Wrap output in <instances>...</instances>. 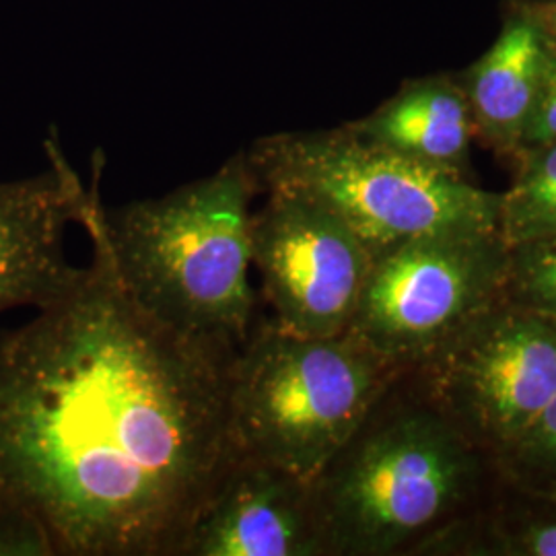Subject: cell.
I'll list each match as a JSON object with an SVG mask.
<instances>
[{
	"mask_svg": "<svg viewBox=\"0 0 556 556\" xmlns=\"http://www.w3.org/2000/svg\"><path fill=\"white\" fill-rule=\"evenodd\" d=\"M91 262L38 316L0 337V509L40 521L56 556H181L236 452L238 351L149 316L101 233Z\"/></svg>",
	"mask_w": 556,
	"mask_h": 556,
	"instance_id": "obj_1",
	"label": "cell"
},
{
	"mask_svg": "<svg viewBox=\"0 0 556 556\" xmlns=\"http://www.w3.org/2000/svg\"><path fill=\"white\" fill-rule=\"evenodd\" d=\"M260 190L309 200L353 229L371 258L445 229H498L501 197L353 128L277 135L245 151Z\"/></svg>",
	"mask_w": 556,
	"mask_h": 556,
	"instance_id": "obj_5",
	"label": "cell"
},
{
	"mask_svg": "<svg viewBox=\"0 0 556 556\" xmlns=\"http://www.w3.org/2000/svg\"><path fill=\"white\" fill-rule=\"evenodd\" d=\"M245 151L161 199L101 204V233L122 287L161 324L239 351L252 332V200Z\"/></svg>",
	"mask_w": 556,
	"mask_h": 556,
	"instance_id": "obj_2",
	"label": "cell"
},
{
	"mask_svg": "<svg viewBox=\"0 0 556 556\" xmlns=\"http://www.w3.org/2000/svg\"><path fill=\"white\" fill-rule=\"evenodd\" d=\"M553 140H556V60L544 68L536 105L519 144L532 153Z\"/></svg>",
	"mask_w": 556,
	"mask_h": 556,
	"instance_id": "obj_18",
	"label": "cell"
},
{
	"mask_svg": "<svg viewBox=\"0 0 556 556\" xmlns=\"http://www.w3.org/2000/svg\"><path fill=\"white\" fill-rule=\"evenodd\" d=\"M400 378L351 332L299 337L262 321L229 371L233 452L312 484Z\"/></svg>",
	"mask_w": 556,
	"mask_h": 556,
	"instance_id": "obj_4",
	"label": "cell"
},
{
	"mask_svg": "<svg viewBox=\"0 0 556 556\" xmlns=\"http://www.w3.org/2000/svg\"><path fill=\"white\" fill-rule=\"evenodd\" d=\"M351 128L397 153L456 172L454 165L468 149L470 114L454 89L420 85Z\"/></svg>",
	"mask_w": 556,
	"mask_h": 556,
	"instance_id": "obj_11",
	"label": "cell"
},
{
	"mask_svg": "<svg viewBox=\"0 0 556 556\" xmlns=\"http://www.w3.org/2000/svg\"><path fill=\"white\" fill-rule=\"evenodd\" d=\"M418 369L439 410L497 456L556 397V318L503 299Z\"/></svg>",
	"mask_w": 556,
	"mask_h": 556,
	"instance_id": "obj_7",
	"label": "cell"
},
{
	"mask_svg": "<svg viewBox=\"0 0 556 556\" xmlns=\"http://www.w3.org/2000/svg\"><path fill=\"white\" fill-rule=\"evenodd\" d=\"M497 462L521 493L556 505V397L521 438L498 452Z\"/></svg>",
	"mask_w": 556,
	"mask_h": 556,
	"instance_id": "obj_15",
	"label": "cell"
},
{
	"mask_svg": "<svg viewBox=\"0 0 556 556\" xmlns=\"http://www.w3.org/2000/svg\"><path fill=\"white\" fill-rule=\"evenodd\" d=\"M0 556H56L40 521L13 509H0Z\"/></svg>",
	"mask_w": 556,
	"mask_h": 556,
	"instance_id": "obj_17",
	"label": "cell"
},
{
	"mask_svg": "<svg viewBox=\"0 0 556 556\" xmlns=\"http://www.w3.org/2000/svg\"><path fill=\"white\" fill-rule=\"evenodd\" d=\"M50 169L0 181V312L41 307L64 293L80 268L66 258L68 225H80L91 190L48 140Z\"/></svg>",
	"mask_w": 556,
	"mask_h": 556,
	"instance_id": "obj_9",
	"label": "cell"
},
{
	"mask_svg": "<svg viewBox=\"0 0 556 556\" xmlns=\"http://www.w3.org/2000/svg\"><path fill=\"white\" fill-rule=\"evenodd\" d=\"M250 238L278 328L299 337L349 330L374 262L349 225L309 200L268 192Z\"/></svg>",
	"mask_w": 556,
	"mask_h": 556,
	"instance_id": "obj_8",
	"label": "cell"
},
{
	"mask_svg": "<svg viewBox=\"0 0 556 556\" xmlns=\"http://www.w3.org/2000/svg\"><path fill=\"white\" fill-rule=\"evenodd\" d=\"M509 245L498 229H445L371 262L346 332L402 376L505 299Z\"/></svg>",
	"mask_w": 556,
	"mask_h": 556,
	"instance_id": "obj_6",
	"label": "cell"
},
{
	"mask_svg": "<svg viewBox=\"0 0 556 556\" xmlns=\"http://www.w3.org/2000/svg\"><path fill=\"white\" fill-rule=\"evenodd\" d=\"M544 505L546 509L489 521L480 532L462 526L433 532L415 548L427 555L556 556V505Z\"/></svg>",
	"mask_w": 556,
	"mask_h": 556,
	"instance_id": "obj_13",
	"label": "cell"
},
{
	"mask_svg": "<svg viewBox=\"0 0 556 556\" xmlns=\"http://www.w3.org/2000/svg\"><path fill=\"white\" fill-rule=\"evenodd\" d=\"M498 233L507 245L556 233V140L532 151L516 186L501 197Z\"/></svg>",
	"mask_w": 556,
	"mask_h": 556,
	"instance_id": "obj_14",
	"label": "cell"
},
{
	"mask_svg": "<svg viewBox=\"0 0 556 556\" xmlns=\"http://www.w3.org/2000/svg\"><path fill=\"white\" fill-rule=\"evenodd\" d=\"M181 556H326L312 484L236 456L197 517Z\"/></svg>",
	"mask_w": 556,
	"mask_h": 556,
	"instance_id": "obj_10",
	"label": "cell"
},
{
	"mask_svg": "<svg viewBox=\"0 0 556 556\" xmlns=\"http://www.w3.org/2000/svg\"><path fill=\"white\" fill-rule=\"evenodd\" d=\"M546 62L536 31L528 23L511 25L472 77L470 101L484 130L503 144H519L536 105Z\"/></svg>",
	"mask_w": 556,
	"mask_h": 556,
	"instance_id": "obj_12",
	"label": "cell"
},
{
	"mask_svg": "<svg viewBox=\"0 0 556 556\" xmlns=\"http://www.w3.org/2000/svg\"><path fill=\"white\" fill-rule=\"evenodd\" d=\"M505 299L556 318V233L509 245Z\"/></svg>",
	"mask_w": 556,
	"mask_h": 556,
	"instance_id": "obj_16",
	"label": "cell"
},
{
	"mask_svg": "<svg viewBox=\"0 0 556 556\" xmlns=\"http://www.w3.org/2000/svg\"><path fill=\"white\" fill-rule=\"evenodd\" d=\"M477 445L431 400L397 381L312 482L326 556H390L417 546L470 497Z\"/></svg>",
	"mask_w": 556,
	"mask_h": 556,
	"instance_id": "obj_3",
	"label": "cell"
}]
</instances>
